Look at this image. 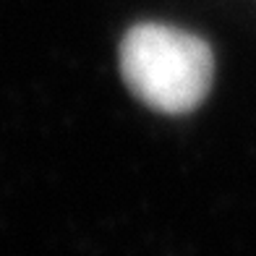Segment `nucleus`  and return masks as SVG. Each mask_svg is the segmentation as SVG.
<instances>
[{
  "label": "nucleus",
  "instance_id": "obj_1",
  "mask_svg": "<svg viewBox=\"0 0 256 256\" xmlns=\"http://www.w3.org/2000/svg\"><path fill=\"white\" fill-rule=\"evenodd\" d=\"M120 74L144 104L180 115L206 97L214 60L212 50L194 34L162 24H142L123 37Z\"/></svg>",
  "mask_w": 256,
  "mask_h": 256
}]
</instances>
